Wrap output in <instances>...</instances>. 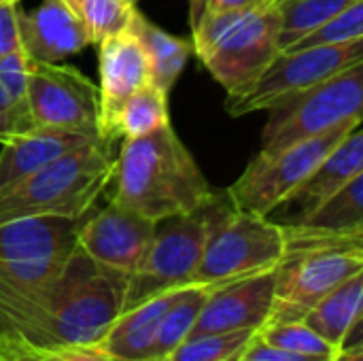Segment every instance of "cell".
Masks as SVG:
<instances>
[{
	"label": "cell",
	"instance_id": "6da1fadb",
	"mask_svg": "<svg viewBox=\"0 0 363 361\" xmlns=\"http://www.w3.org/2000/svg\"><path fill=\"white\" fill-rule=\"evenodd\" d=\"M108 202L151 221L194 213L215 189L170 123L121 145L113 160Z\"/></svg>",
	"mask_w": 363,
	"mask_h": 361
},
{
	"label": "cell",
	"instance_id": "7a4b0ae2",
	"mask_svg": "<svg viewBox=\"0 0 363 361\" xmlns=\"http://www.w3.org/2000/svg\"><path fill=\"white\" fill-rule=\"evenodd\" d=\"M285 253L277 266L274 304L266 323L302 321L349 277L363 272V234H332L281 223Z\"/></svg>",
	"mask_w": 363,
	"mask_h": 361
},
{
	"label": "cell",
	"instance_id": "3957f363",
	"mask_svg": "<svg viewBox=\"0 0 363 361\" xmlns=\"http://www.w3.org/2000/svg\"><path fill=\"white\" fill-rule=\"evenodd\" d=\"M128 274L89 260L79 247L55 279L43 328V349L96 345L121 315Z\"/></svg>",
	"mask_w": 363,
	"mask_h": 361
},
{
	"label": "cell",
	"instance_id": "277c9868",
	"mask_svg": "<svg viewBox=\"0 0 363 361\" xmlns=\"http://www.w3.org/2000/svg\"><path fill=\"white\" fill-rule=\"evenodd\" d=\"M113 174L111 143L72 149L28 179L0 189V223L21 217H85Z\"/></svg>",
	"mask_w": 363,
	"mask_h": 361
},
{
	"label": "cell",
	"instance_id": "5b68a950",
	"mask_svg": "<svg viewBox=\"0 0 363 361\" xmlns=\"http://www.w3.org/2000/svg\"><path fill=\"white\" fill-rule=\"evenodd\" d=\"M281 13L274 0L217 13L191 26L194 53L225 87L228 96L242 91L279 53Z\"/></svg>",
	"mask_w": 363,
	"mask_h": 361
},
{
	"label": "cell",
	"instance_id": "8992f818",
	"mask_svg": "<svg viewBox=\"0 0 363 361\" xmlns=\"http://www.w3.org/2000/svg\"><path fill=\"white\" fill-rule=\"evenodd\" d=\"M285 253L283 226L270 217L238 211L221 191L211 200V226L191 285L215 287L272 270Z\"/></svg>",
	"mask_w": 363,
	"mask_h": 361
},
{
	"label": "cell",
	"instance_id": "52a82bcc",
	"mask_svg": "<svg viewBox=\"0 0 363 361\" xmlns=\"http://www.w3.org/2000/svg\"><path fill=\"white\" fill-rule=\"evenodd\" d=\"M363 64H355L268 109L262 153L319 136L345 121L362 119Z\"/></svg>",
	"mask_w": 363,
	"mask_h": 361
},
{
	"label": "cell",
	"instance_id": "ba28073f",
	"mask_svg": "<svg viewBox=\"0 0 363 361\" xmlns=\"http://www.w3.org/2000/svg\"><path fill=\"white\" fill-rule=\"evenodd\" d=\"M213 200V198H211ZM211 200L194 213L155 221L153 238L128 277L121 313L164 291L191 285L211 226Z\"/></svg>",
	"mask_w": 363,
	"mask_h": 361
},
{
	"label": "cell",
	"instance_id": "9c48e42d",
	"mask_svg": "<svg viewBox=\"0 0 363 361\" xmlns=\"http://www.w3.org/2000/svg\"><path fill=\"white\" fill-rule=\"evenodd\" d=\"M357 126H362V119H351L291 147L272 153L259 151L225 191L230 202L238 211L270 217L317 168V164Z\"/></svg>",
	"mask_w": 363,
	"mask_h": 361
},
{
	"label": "cell",
	"instance_id": "30bf717a",
	"mask_svg": "<svg viewBox=\"0 0 363 361\" xmlns=\"http://www.w3.org/2000/svg\"><path fill=\"white\" fill-rule=\"evenodd\" d=\"M355 64H363V38L334 45L279 51L270 64L242 91L228 96L225 111L232 117L268 111L277 102L300 94Z\"/></svg>",
	"mask_w": 363,
	"mask_h": 361
},
{
	"label": "cell",
	"instance_id": "8fae6325",
	"mask_svg": "<svg viewBox=\"0 0 363 361\" xmlns=\"http://www.w3.org/2000/svg\"><path fill=\"white\" fill-rule=\"evenodd\" d=\"M26 98L34 128H53L102 138L98 85L77 68L30 62Z\"/></svg>",
	"mask_w": 363,
	"mask_h": 361
},
{
	"label": "cell",
	"instance_id": "7c38bea8",
	"mask_svg": "<svg viewBox=\"0 0 363 361\" xmlns=\"http://www.w3.org/2000/svg\"><path fill=\"white\" fill-rule=\"evenodd\" d=\"M155 232V221L108 202L106 209L89 213L77 234V247L96 264L132 274Z\"/></svg>",
	"mask_w": 363,
	"mask_h": 361
},
{
	"label": "cell",
	"instance_id": "4fadbf2b",
	"mask_svg": "<svg viewBox=\"0 0 363 361\" xmlns=\"http://www.w3.org/2000/svg\"><path fill=\"white\" fill-rule=\"evenodd\" d=\"M274 285L277 268L211 287L189 336L264 328L272 313Z\"/></svg>",
	"mask_w": 363,
	"mask_h": 361
},
{
	"label": "cell",
	"instance_id": "5bb4252c",
	"mask_svg": "<svg viewBox=\"0 0 363 361\" xmlns=\"http://www.w3.org/2000/svg\"><path fill=\"white\" fill-rule=\"evenodd\" d=\"M100 68V136L108 143V130L121 104L143 85L151 83V68L143 43L130 26L98 43Z\"/></svg>",
	"mask_w": 363,
	"mask_h": 361
},
{
	"label": "cell",
	"instance_id": "9a60e30c",
	"mask_svg": "<svg viewBox=\"0 0 363 361\" xmlns=\"http://www.w3.org/2000/svg\"><path fill=\"white\" fill-rule=\"evenodd\" d=\"M19 36L32 62L57 64L83 51L91 38L66 0H43L36 9L19 11Z\"/></svg>",
	"mask_w": 363,
	"mask_h": 361
},
{
	"label": "cell",
	"instance_id": "2e32d148",
	"mask_svg": "<svg viewBox=\"0 0 363 361\" xmlns=\"http://www.w3.org/2000/svg\"><path fill=\"white\" fill-rule=\"evenodd\" d=\"M85 217L74 219V217H60V215H40V217H21L0 223V260L2 262L68 260L77 249V234Z\"/></svg>",
	"mask_w": 363,
	"mask_h": 361
},
{
	"label": "cell",
	"instance_id": "e0dca14e",
	"mask_svg": "<svg viewBox=\"0 0 363 361\" xmlns=\"http://www.w3.org/2000/svg\"><path fill=\"white\" fill-rule=\"evenodd\" d=\"M363 172V132L357 126L349 132L319 164L317 168L298 185V189L279 206V209H298V217L287 223H294L315 211L321 202L342 189L349 181Z\"/></svg>",
	"mask_w": 363,
	"mask_h": 361
},
{
	"label": "cell",
	"instance_id": "ac0fdd59",
	"mask_svg": "<svg viewBox=\"0 0 363 361\" xmlns=\"http://www.w3.org/2000/svg\"><path fill=\"white\" fill-rule=\"evenodd\" d=\"M100 138L53 130V128H32L6 143H2L0 151V189H6L30 174L43 170L51 162L60 160L72 149L85 147ZM104 140V138H102Z\"/></svg>",
	"mask_w": 363,
	"mask_h": 361
},
{
	"label": "cell",
	"instance_id": "d6986e66",
	"mask_svg": "<svg viewBox=\"0 0 363 361\" xmlns=\"http://www.w3.org/2000/svg\"><path fill=\"white\" fill-rule=\"evenodd\" d=\"M179 289L164 291L121 313L98 345L117 361H149L162 317L174 302Z\"/></svg>",
	"mask_w": 363,
	"mask_h": 361
},
{
	"label": "cell",
	"instance_id": "ffe728a7",
	"mask_svg": "<svg viewBox=\"0 0 363 361\" xmlns=\"http://www.w3.org/2000/svg\"><path fill=\"white\" fill-rule=\"evenodd\" d=\"M363 272H357L323 296L302 319L334 351L347 347L349 336L362 323Z\"/></svg>",
	"mask_w": 363,
	"mask_h": 361
},
{
	"label": "cell",
	"instance_id": "44dd1931",
	"mask_svg": "<svg viewBox=\"0 0 363 361\" xmlns=\"http://www.w3.org/2000/svg\"><path fill=\"white\" fill-rule=\"evenodd\" d=\"M130 30L138 36V40L145 47L149 68H151V83L164 89L166 94H170L189 55L194 53L191 40L162 30L160 26L149 21L138 9L132 15Z\"/></svg>",
	"mask_w": 363,
	"mask_h": 361
},
{
	"label": "cell",
	"instance_id": "7402d4cb",
	"mask_svg": "<svg viewBox=\"0 0 363 361\" xmlns=\"http://www.w3.org/2000/svg\"><path fill=\"white\" fill-rule=\"evenodd\" d=\"M30 62L26 51L0 60V145L34 128L26 98Z\"/></svg>",
	"mask_w": 363,
	"mask_h": 361
},
{
	"label": "cell",
	"instance_id": "603a6c76",
	"mask_svg": "<svg viewBox=\"0 0 363 361\" xmlns=\"http://www.w3.org/2000/svg\"><path fill=\"white\" fill-rule=\"evenodd\" d=\"M170 123L168 94L153 83L136 89L119 109L108 130V143L115 138H138Z\"/></svg>",
	"mask_w": 363,
	"mask_h": 361
},
{
	"label": "cell",
	"instance_id": "cb8c5ba5",
	"mask_svg": "<svg viewBox=\"0 0 363 361\" xmlns=\"http://www.w3.org/2000/svg\"><path fill=\"white\" fill-rule=\"evenodd\" d=\"M294 223L332 234H363V172Z\"/></svg>",
	"mask_w": 363,
	"mask_h": 361
},
{
	"label": "cell",
	"instance_id": "d4e9b609",
	"mask_svg": "<svg viewBox=\"0 0 363 361\" xmlns=\"http://www.w3.org/2000/svg\"><path fill=\"white\" fill-rule=\"evenodd\" d=\"M208 289L211 287H206V285H185L179 289L174 302L162 317L149 361H162L183 340L189 338L191 328L200 315V309L206 300Z\"/></svg>",
	"mask_w": 363,
	"mask_h": 361
},
{
	"label": "cell",
	"instance_id": "484cf974",
	"mask_svg": "<svg viewBox=\"0 0 363 361\" xmlns=\"http://www.w3.org/2000/svg\"><path fill=\"white\" fill-rule=\"evenodd\" d=\"M281 13L279 51L289 49L313 28L345 11L355 0H274Z\"/></svg>",
	"mask_w": 363,
	"mask_h": 361
},
{
	"label": "cell",
	"instance_id": "4316f807",
	"mask_svg": "<svg viewBox=\"0 0 363 361\" xmlns=\"http://www.w3.org/2000/svg\"><path fill=\"white\" fill-rule=\"evenodd\" d=\"M257 330L189 336L162 361H238Z\"/></svg>",
	"mask_w": 363,
	"mask_h": 361
},
{
	"label": "cell",
	"instance_id": "83f0119b",
	"mask_svg": "<svg viewBox=\"0 0 363 361\" xmlns=\"http://www.w3.org/2000/svg\"><path fill=\"white\" fill-rule=\"evenodd\" d=\"M83 21L94 45L125 30L136 13V0H66Z\"/></svg>",
	"mask_w": 363,
	"mask_h": 361
},
{
	"label": "cell",
	"instance_id": "f1b7e54d",
	"mask_svg": "<svg viewBox=\"0 0 363 361\" xmlns=\"http://www.w3.org/2000/svg\"><path fill=\"white\" fill-rule=\"evenodd\" d=\"M363 38V0H355L345 11L325 19L300 40H296L289 49H306V47H334L347 45ZM285 51V49H283Z\"/></svg>",
	"mask_w": 363,
	"mask_h": 361
},
{
	"label": "cell",
	"instance_id": "f546056e",
	"mask_svg": "<svg viewBox=\"0 0 363 361\" xmlns=\"http://www.w3.org/2000/svg\"><path fill=\"white\" fill-rule=\"evenodd\" d=\"M257 336L279 349L308 355V357H334L340 351H334L319 334H315L304 321H285V323H266L257 330Z\"/></svg>",
	"mask_w": 363,
	"mask_h": 361
},
{
	"label": "cell",
	"instance_id": "4dcf8cb0",
	"mask_svg": "<svg viewBox=\"0 0 363 361\" xmlns=\"http://www.w3.org/2000/svg\"><path fill=\"white\" fill-rule=\"evenodd\" d=\"M32 361H117L98 343L96 345H64L43 351H26Z\"/></svg>",
	"mask_w": 363,
	"mask_h": 361
},
{
	"label": "cell",
	"instance_id": "1f68e13d",
	"mask_svg": "<svg viewBox=\"0 0 363 361\" xmlns=\"http://www.w3.org/2000/svg\"><path fill=\"white\" fill-rule=\"evenodd\" d=\"M19 2L0 4V60L23 51L19 36Z\"/></svg>",
	"mask_w": 363,
	"mask_h": 361
},
{
	"label": "cell",
	"instance_id": "d6a6232c",
	"mask_svg": "<svg viewBox=\"0 0 363 361\" xmlns=\"http://www.w3.org/2000/svg\"><path fill=\"white\" fill-rule=\"evenodd\" d=\"M332 357H308V355H298L279 347H272L268 343H264L257 334L251 338V343L247 345V349L242 351L238 361H328Z\"/></svg>",
	"mask_w": 363,
	"mask_h": 361
},
{
	"label": "cell",
	"instance_id": "836d02e7",
	"mask_svg": "<svg viewBox=\"0 0 363 361\" xmlns=\"http://www.w3.org/2000/svg\"><path fill=\"white\" fill-rule=\"evenodd\" d=\"M262 2H266V0H189V23L196 26L200 19H204L208 15L249 9V6H255Z\"/></svg>",
	"mask_w": 363,
	"mask_h": 361
},
{
	"label": "cell",
	"instance_id": "e575fe53",
	"mask_svg": "<svg viewBox=\"0 0 363 361\" xmlns=\"http://www.w3.org/2000/svg\"><path fill=\"white\" fill-rule=\"evenodd\" d=\"M328 361H363L362 343H357V345H353V347H342L340 353H336L332 360Z\"/></svg>",
	"mask_w": 363,
	"mask_h": 361
},
{
	"label": "cell",
	"instance_id": "d590c367",
	"mask_svg": "<svg viewBox=\"0 0 363 361\" xmlns=\"http://www.w3.org/2000/svg\"><path fill=\"white\" fill-rule=\"evenodd\" d=\"M0 361H32L26 349H4L0 347Z\"/></svg>",
	"mask_w": 363,
	"mask_h": 361
},
{
	"label": "cell",
	"instance_id": "8d00e7d4",
	"mask_svg": "<svg viewBox=\"0 0 363 361\" xmlns=\"http://www.w3.org/2000/svg\"><path fill=\"white\" fill-rule=\"evenodd\" d=\"M2 2H19V0H0V4H2Z\"/></svg>",
	"mask_w": 363,
	"mask_h": 361
}]
</instances>
